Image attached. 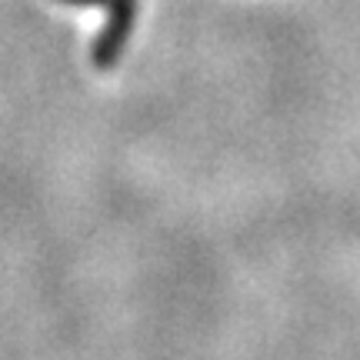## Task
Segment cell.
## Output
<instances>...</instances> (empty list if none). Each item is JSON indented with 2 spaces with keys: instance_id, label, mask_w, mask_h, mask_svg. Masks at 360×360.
Masks as SVG:
<instances>
[{
  "instance_id": "cell-2",
  "label": "cell",
  "mask_w": 360,
  "mask_h": 360,
  "mask_svg": "<svg viewBox=\"0 0 360 360\" xmlns=\"http://www.w3.org/2000/svg\"><path fill=\"white\" fill-rule=\"evenodd\" d=\"M57 4H74V7H94V4H110V0H57Z\"/></svg>"
},
{
  "instance_id": "cell-1",
  "label": "cell",
  "mask_w": 360,
  "mask_h": 360,
  "mask_svg": "<svg viewBox=\"0 0 360 360\" xmlns=\"http://www.w3.org/2000/svg\"><path fill=\"white\" fill-rule=\"evenodd\" d=\"M107 7H110L107 27L94 44V67H101V70L117 64V57H120L130 30H134V17H137V0H110Z\"/></svg>"
}]
</instances>
